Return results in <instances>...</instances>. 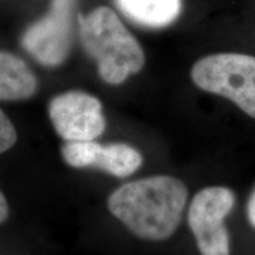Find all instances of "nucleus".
<instances>
[{
    "label": "nucleus",
    "instance_id": "5",
    "mask_svg": "<svg viewBox=\"0 0 255 255\" xmlns=\"http://www.w3.org/2000/svg\"><path fill=\"white\" fill-rule=\"evenodd\" d=\"M235 203L234 193L226 187H208L191 200L188 225L201 255H231L225 219Z\"/></svg>",
    "mask_w": 255,
    "mask_h": 255
},
{
    "label": "nucleus",
    "instance_id": "4",
    "mask_svg": "<svg viewBox=\"0 0 255 255\" xmlns=\"http://www.w3.org/2000/svg\"><path fill=\"white\" fill-rule=\"evenodd\" d=\"M78 0H51L49 12L30 25L20 43L41 65L56 68L70 55Z\"/></svg>",
    "mask_w": 255,
    "mask_h": 255
},
{
    "label": "nucleus",
    "instance_id": "8",
    "mask_svg": "<svg viewBox=\"0 0 255 255\" xmlns=\"http://www.w3.org/2000/svg\"><path fill=\"white\" fill-rule=\"evenodd\" d=\"M115 4L133 23L150 28L169 26L182 12V0H115Z\"/></svg>",
    "mask_w": 255,
    "mask_h": 255
},
{
    "label": "nucleus",
    "instance_id": "10",
    "mask_svg": "<svg viewBox=\"0 0 255 255\" xmlns=\"http://www.w3.org/2000/svg\"><path fill=\"white\" fill-rule=\"evenodd\" d=\"M100 143L95 141L66 142L62 148V156L66 164L73 168H88L94 165L95 155Z\"/></svg>",
    "mask_w": 255,
    "mask_h": 255
},
{
    "label": "nucleus",
    "instance_id": "7",
    "mask_svg": "<svg viewBox=\"0 0 255 255\" xmlns=\"http://www.w3.org/2000/svg\"><path fill=\"white\" fill-rule=\"evenodd\" d=\"M37 89L38 79L26 62L7 51H0V101L28 100Z\"/></svg>",
    "mask_w": 255,
    "mask_h": 255
},
{
    "label": "nucleus",
    "instance_id": "13",
    "mask_svg": "<svg viewBox=\"0 0 255 255\" xmlns=\"http://www.w3.org/2000/svg\"><path fill=\"white\" fill-rule=\"evenodd\" d=\"M9 209H8V203L4 194L0 191V225L4 223L8 218Z\"/></svg>",
    "mask_w": 255,
    "mask_h": 255
},
{
    "label": "nucleus",
    "instance_id": "11",
    "mask_svg": "<svg viewBox=\"0 0 255 255\" xmlns=\"http://www.w3.org/2000/svg\"><path fill=\"white\" fill-rule=\"evenodd\" d=\"M17 130L6 116V114L0 109V154L9 150L17 142Z\"/></svg>",
    "mask_w": 255,
    "mask_h": 255
},
{
    "label": "nucleus",
    "instance_id": "9",
    "mask_svg": "<svg viewBox=\"0 0 255 255\" xmlns=\"http://www.w3.org/2000/svg\"><path fill=\"white\" fill-rule=\"evenodd\" d=\"M143 158L139 151L126 143L98 144L94 165L116 177H127L135 173L142 165Z\"/></svg>",
    "mask_w": 255,
    "mask_h": 255
},
{
    "label": "nucleus",
    "instance_id": "12",
    "mask_svg": "<svg viewBox=\"0 0 255 255\" xmlns=\"http://www.w3.org/2000/svg\"><path fill=\"white\" fill-rule=\"evenodd\" d=\"M247 218L251 225L255 228V189L247 203Z\"/></svg>",
    "mask_w": 255,
    "mask_h": 255
},
{
    "label": "nucleus",
    "instance_id": "6",
    "mask_svg": "<svg viewBox=\"0 0 255 255\" xmlns=\"http://www.w3.org/2000/svg\"><path fill=\"white\" fill-rule=\"evenodd\" d=\"M49 116L65 142L95 141L105 130L101 101L84 91L71 90L55 96L49 103Z\"/></svg>",
    "mask_w": 255,
    "mask_h": 255
},
{
    "label": "nucleus",
    "instance_id": "1",
    "mask_svg": "<svg viewBox=\"0 0 255 255\" xmlns=\"http://www.w3.org/2000/svg\"><path fill=\"white\" fill-rule=\"evenodd\" d=\"M187 200L188 189L182 181L156 175L113 191L108 208L137 238L163 241L177 229Z\"/></svg>",
    "mask_w": 255,
    "mask_h": 255
},
{
    "label": "nucleus",
    "instance_id": "3",
    "mask_svg": "<svg viewBox=\"0 0 255 255\" xmlns=\"http://www.w3.org/2000/svg\"><path fill=\"white\" fill-rule=\"evenodd\" d=\"M200 90L222 96L255 120V57L220 52L206 56L190 71Z\"/></svg>",
    "mask_w": 255,
    "mask_h": 255
},
{
    "label": "nucleus",
    "instance_id": "2",
    "mask_svg": "<svg viewBox=\"0 0 255 255\" xmlns=\"http://www.w3.org/2000/svg\"><path fill=\"white\" fill-rule=\"evenodd\" d=\"M78 33L83 49L96 60L98 75L108 84H122L144 66L141 44L108 6L79 15Z\"/></svg>",
    "mask_w": 255,
    "mask_h": 255
}]
</instances>
